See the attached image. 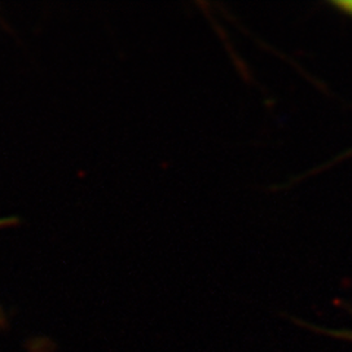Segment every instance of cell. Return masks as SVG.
<instances>
[{
    "label": "cell",
    "instance_id": "7a4b0ae2",
    "mask_svg": "<svg viewBox=\"0 0 352 352\" xmlns=\"http://www.w3.org/2000/svg\"><path fill=\"white\" fill-rule=\"evenodd\" d=\"M332 335H336V336H342V338H348V339H352V333H345V332H339V333H332Z\"/></svg>",
    "mask_w": 352,
    "mask_h": 352
},
{
    "label": "cell",
    "instance_id": "6da1fadb",
    "mask_svg": "<svg viewBox=\"0 0 352 352\" xmlns=\"http://www.w3.org/2000/svg\"><path fill=\"white\" fill-rule=\"evenodd\" d=\"M12 222H14L12 219H0V228H2V226H9V225H12Z\"/></svg>",
    "mask_w": 352,
    "mask_h": 352
}]
</instances>
